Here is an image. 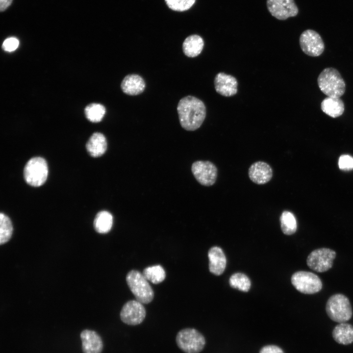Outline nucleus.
I'll use <instances>...</instances> for the list:
<instances>
[{
	"label": "nucleus",
	"mask_w": 353,
	"mask_h": 353,
	"mask_svg": "<svg viewBox=\"0 0 353 353\" xmlns=\"http://www.w3.org/2000/svg\"><path fill=\"white\" fill-rule=\"evenodd\" d=\"M177 111L181 126L188 131L199 128L206 116V107L204 103L192 96L180 99L177 104Z\"/></svg>",
	"instance_id": "1"
},
{
	"label": "nucleus",
	"mask_w": 353,
	"mask_h": 353,
	"mask_svg": "<svg viewBox=\"0 0 353 353\" xmlns=\"http://www.w3.org/2000/svg\"><path fill=\"white\" fill-rule=\"evenodd\" d=\"M317 82L321 91L328 97L340 98L345 92V82L335 68L324 69L319 75Z\"/></svg>",
	"instance_id": "2"
},
{
	"label": "nucleus",
	"mask_w": 353,
	"mask_h": 353,
	"mask_svg": "<svg viewBox=\"0 0 353 353\" xmlns=\"http://www.w3.org/2000/svg\"><path fill=\"white\" fill-rule=\"evenodd\" d=\"M126 281L137 301L144 304L152 301L153 290L143 274L137 270H131L127 273Z\"/></svg>",
	"instance_id": "3"
},
{
	"label": "nucleus",
	"mask_w": 353,
	"mask_h": 353,
	"mask_svg": "<svg viewBox=\"0 0 353 353\" xmlns=\"http://www.w3.org/2000/svg\"><path fill=\"white\" fill-rule=\"evenodd\" d=\"M326 310L330 319L339 323L347 322L353 315L350 301L342 294L331 296L327 302Z\"/></svg>",
	"instance_id": "4"
},
{
	"label": "nucleus",
	"mask_w": 353,
	"mask_h": 353,
	"mask_svg": "<svg viewBox=\"0 0 353 353\" xmlns=\"http://www.w3.org/2000/svg\"><path fill=\"white\" fill-rule=\"evenodd\" d=\"M24 176L29 185L33 187L42 185L48 176V166L45 159L41 157L30 159L25 166Z\"/></svg>",
	"instance_id": "5"
},
{
	"label": "nucleus",
	"mask_w": 353,
	"mask_h": 353,
	"mask_svg": "<svg viewBox=\"0 0 353 353\" xmlns=\"http://www.w3.org/2000/svg\"><path fill=\"white\" fill-rule=\"evenodd\" d=\"M176 343L178 348L185 353H199L204 347L205 339L197 329L186 328L177 333Z\"/></svg>",
	"instance_id": "6"
},
{
	"label": "nucleus",
	"mask_w": 353,
	"mask_h": 353,
	"mask_svg": "<svg viewBox=\"0 0 353 353\" xmlns=\"http://www.w3.org/2000/svg\"><path fill=\"white\" fill-rule=\"evenodd\" d=\"M291 280L294 287L303 294H315L322 288V282L320 277L310 272H297L293 274Z\"/></svg>",
	"instance_id": "7"
},
{
	"label": "nucleus",
	"mask_w": 353,
	"mask_h": 353,
	"mask_svg": "<svg viewBox=\"0 0 353 353\" xmlns=\"http://www.w3.org/2000/svg\"><path fill=\"white\" fill-rule=\"evenodd\" d=\"M336 255V252L331 249L326 248L317 249L308 255L306 263L309 268L316 272H325L332 267Z\"/></svg>",
	"instance_id": "8"
},
{
	"label": "nucleus",
	"mask_w": 353,
	"mask_h": 353,
	"mask_svg": "<svg viewBox=\"0 0 353 353\" xmlns=\"http://www.w3.org/2000/svg\"><path fill=\"white\" fill-rule=\"evenodd\" d=\"M299 42L303 51L308 56H320L325 49V44L320 35L312 29L304 30L300 37Z\"/></svg>",
	"instance_id": "9"
},
{
	"label": "nucleus",
	"mask_w": 353,
	"mask_h": 353,
	"mask_svg": "<svg viewBox=\"0 0 353 353\" xmlns=\"http://www.w3.org/2000/svg\"><path fill=\"white\" fill-rule=\"evenodd\" d=\"M191 170L195 178L201 184L210 186L215 183L218 170L212 162L202 160L195 161L192 165Z\"/></svg>",
	"instance_id": "10"
},
{
	"label": "nucleus",
	"mask_w": 353,
	"mask_h": 353,
	"mask_svg": "<svg viewBox=\"0 0 353 353\" xmlns=\"http://www.w3.org/2000/svg\"><path fill=\"white\" fill-rule=\"evenodd\" d=\"M266 5L270 13L279 20L295 17L299 13L294 0H267Z\"/></svg>",
	"instance_id": "11"
},
{
	"label": "nucleus",
	"mask_w": 353,
	"mask_h": 353,
	"mask_svg": "<svg viewBox=\"0 0 353 353\" xmlns=\"http://www.w3.org/2000/svg\"><path fill=\"white\" fill-rule=\"evenodd\" d=\"M146 310L143 303L136 300L126 302L123 306L120 318L125 324L135 326L141 324L146 317Z\"/></svg>",
	"instance_id": "12"
},
{
	"label": "nucleus",
	"mask_w": 353,
	"mask_h": 353,
	"mask_svg": "<svg viewBox=\"0 0 353 353\" xmlns=\"http://www.w3.org/2000/svg\"><path fill=\"white\" fill-rule=\"evenodd\" d=\"M238 82L235 77L223 72L218 73L214 79L216 91L224 97H231L237 92Z\"/></svg>",
	"instance_id": "13"
},
{
	"label": "nucleus",
	"mask_w": 353,
	"mask_h": 353,
	"mask_svg": "<svg viewBox=\"0 0 353 353\" xmlns=\"http://www.w3.org/2000/svg\"><path fill=\"white\" fill-rule=\"evenodd\" d=\"M248 174L250 179L253 182L257 184H264L271 179L273 170L268 163L259 161L251 165Z\"/></svg>",
	"instance_id": "14"
},
{
	"label": "nucleus",
	"mask_w": 353,
	"mask_h": 353,
	"mask_svg": "<svg viewBox=\"0 0 353 353\" xmlns=\"http://www.w3.org/2000/svg\"><path fill=\"white\" fill-rule=\"evenodd\" d=\"M83 353H101L103 343L101 336L96 331L84 329L80 334Z\"/></svg>",
	"instance_id": "15"
},
{
	"label": "nucleus",
	"mask_w": 353,
	"mask_h": 353,
	"mask_svg": "<svg viewBox=\"0 0 353 353\" xmlns=\"http://www.w3.org/2000/svg\"><path fill=\"white\" fill-rule=\"evenodd\" d=\"M209 269L215 275H221L224 271L227 263L226 256L222 249L213 247L208 251Z\"/></svg>",
	"instance_id": "16"
},
{
	"label": "nucleus",
	"mask_w": 353,
	"mask_h": 353,
	"mask_svg": "<svg viewBox=\"0 0 353 353\" xmlns=\"http://www.w3.org/2000/svg\"><path fill=\"white\" fill-rule=\"evenodd\" d=\"M145 82L141 76L137 74H130L124 78L121 88L124 93L135 96L142 93L145 90Z\"/></svg>",
	"instance_id": "17"
},
{
	"label": "nucleus",
	"mask_w": 353,
	"mask_h": 353,
	"mask_svg": "<svg viewBox=\"0 0 353 353\" xmlns=\"http://www.w3.org/2000/svg\"><path fill=\"white\" fill-rule=\"evenodd\" d=\"M86 147L91 156L94 157H100L106 151V139L102 133L95 132L89 139Z\"/></svg>",
	"instance_id": "18"
},
{
	"label": "nucleus",
	"mask_w": 353,
	"mask_h": 353,
	"mask_svg": "<svg viewBox=\"0 0 353 353\" xmlns=\"http://www.w3.org/2000/svg\"><path fill=\"white\" fill-rule=\"evenodd\" d=\"M321 108L327 115L332 118H336L343 114L345 105L340 98L327 97L322 101Z\"/></svg>",
	"instance_id": "19"
},
{
	"label": "nucleus",
	"mask_w": 353,
	"mask_h": 353,
	"mask_svg": "<svg viewBox=\"0 0 353 353\" xmlns=\"http://www.w3.org/2000/svg\"><path fill=\"white\" fill-rule=\"evenodd\" d=\"M204 47V41L202 37L197 34L188 36L182 44V50L185 55L195 57L202 52Z\"/></svg>",
	"instance_id": "20"
},
{
	"label": "nucleus",
	"mask_w": 353,
	"mask_h": 353,
	"mask_svg": "<svg viewBox=\"0 0 353 353\" xmlns=\"http://www.w3.org/2000/svg\"><path fill=\"white\" fill-rule=\"evenodd\" d=\"M332 335L338 344L349 345L353 342V326L346 322L339 323L333 328Z\"/></svg>",
	"instance_id": "21"
},
{
	"label": "nucleus",
	"mask_w": 353,
	"mask_h": 353,
	"mask_svg": "<svg viewBox=\"0 0 353 353\" xmlns=\"http://www.w3.org/2000/svg\"><path fill=\"white\" fill-rule=\"evenodd\" d=\"M113 225V216L108 211L103 210L98 212L94 220V227L96 231L104 234L108 232Z\"/></svg>",
	"instance_id": "22"
},
{
	"label": "nucleus",
	"mask_w": 353,
	"mask_h": 353,
	"mask_svg": "<svg viewBox=\"0 0 353 353\" xmlns=\"http://www.w3.org/2000/svg\"><path fill=\"white\" fill-rule=\"evenodd\" d=\"M280 227L286 235L294 234L297 230V224L294 215L290 211H284L280 217Z\"/></svg>",
	"instance_id": "23"
},
{
	"label": "nucleus",
	"mask_w": 353,
	"mask_h": 353,
	"mask_svg": "<svg viewBox=\"0 0 353 353\" xmlns=\"http://www.w3.org/2000/svg\"><path fill=\"white\" fill-rule=\"evenodd\" d=\"M143 274L148 281L154 284H158L162 282L166 277L164 269L159 265L146 268L143 271Z\"/></svg>",
	"instance_id": "24"
},
{
	"label": "nucleus",
	"mask_w": 353,
	"mask_h": 353,
	"mask_svg": "<svg viewBox=\"0 0 353 353\" xmlns=\"http://www.w3.org/2000/svg\"><path fill=\"white\" fill-rule=\"evenodd\" d=\"M84 112L89 121L97 123L102 119L105 114L106 109L105 107L100 103H93L85 107Z\"/></svg>",
	"instance_id": "25"
},
{
	"label": "nucleus",
	"mask_w": 353,
	"mask_h": 353,
	"mask_svg": "<svg viewBox=\"0 0 353 353\" xmlns=\"http://www.w3.org/2000/svg\"><path fill=\"white\" fill-rule=\"evenodd\" d=\"M13 233V226L10 219L4 213L0 214V244L7 242Z\"/></svg>",
	"instance_id": "26"
},
{
	"label": "nucleus",
	"mask_w": 353,
	"mask_h": 353,
	"mask_svg": "<svg viewBox=\"0 0 353 353\" xmlns=\"http://www.w3.org/2000/svg\"><path fill=\"white\" fill-rule=\"evenodd\" d=\"M229 283L231 287L243 292L248 291L251 285L249 277L240 273L233 274L229 278Z\"/></svg>",
	"instance_id": "27"
},
{
	"label": "nucleus",
	"mask_w": 353,
	"mask_h": 353,
	"mask_svg": "<svg viewBox=\"0 0 353 353\" xmlns=\"http://www.w3.org/2000/svg\"><path fill=\"white\" fill-rule=\"evenodd\" d=\"M169 8L179 12L189 9L195 3L196 0H165Z\"/></svg>",
	"instance_id": "28"
},
{
	"label": "nucleus",
	"mask_w": 353,
	"mask_h": 353,
	"mask_svg": "<svg viewBox=\"0 0 353 353\" xmlns=\"http://www.w3.org/2000/svg\"><path fill=\"white\" fill-rule=\"evenodd\" d=\"M341 170L349 171L353 169V157L349 155L344 154L340 156L338 161Z\"/></svg>",
	"instance_id": "29"
},
{
	"label": "nucleus",
	"mask_w": 353,
	"mask_h": 353,
	"mask_svg": "<svg viewBox=\"0 0 353 353\" xmlns=\"http://www.w3.org/2000/svg\"><path fill=\"white\" fill-rule=\"evenodd\" d=\"M19 45V41L15 37H9L6 39L3 42L2 48L6 51H13L16 50Z\"/></svg>",
	"instance_id": "30"
},
{
	"label": "nucleus",
	"mask_w": 353,
	"mask_h": 353,
	"mask_svg": "<svg viewBox=\"0 0 353 353\" xmlns=\"http://www.w3.org/2000/svg\"><path fill=\"white\" fill-rule=\"evenodd\" d=\"M259 353H284L279 347L274 345H266L262 347Z\"/></svg>",
	"instance_id": "31"
},
{
	"label": "nucleus",
	"mask_w": 353,
	"mask_h": 353,
	"mask_svg": "<svg viewBox=\"0 0 353 353\" xmlns=\"http://www.w3.org/2000/svg\"><path fill=\"white\" fill-rule=\"evenodd\" d=\"M12 0H0V10L1 12L6 10L11 4Z\"/></svg>",
	"instance_id": "32"
}]
</instances>
